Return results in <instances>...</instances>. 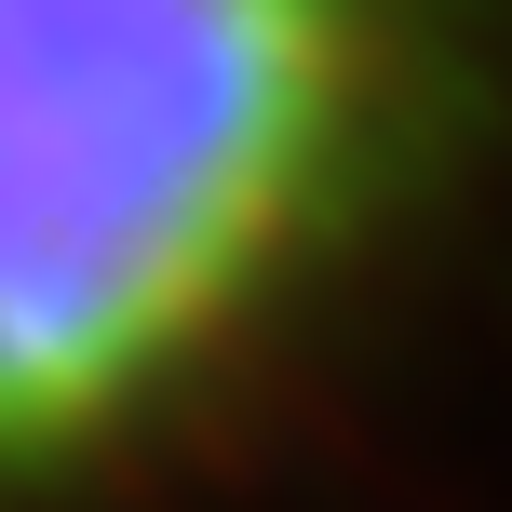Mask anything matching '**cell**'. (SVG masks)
Masks as SVG:
<instances>
[{
	"mask_svg": "<svg viewBox=\"0 0 512 512\" xmlns=\"http://www.w3.org/2000/svg\"><path fill=\"white\" fill-rule=\"evenodd\" d=\"M512 162V0H0V512H108Z\"/></svg>",
	"mask_w": 512,
	"mask_h": 512,
	"instance_id": "cell-1",
	"label": "cell"
}]
</instances>
